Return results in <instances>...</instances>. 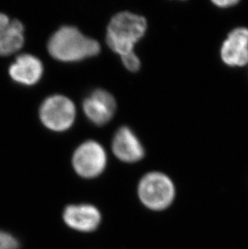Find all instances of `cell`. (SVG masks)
<instances>
[{
  "label": "cell",
  "instance_id": "4",
  "mask_svg": "<svg viewBox=\"0 0 248 249\" xmlns=\"http://www.w3.org/2000/svg\"><path fill=\"white\" fill-rule=\"evenodd\" d=\"M76 117L74 104L67 97L53 95L45 99L40 109L43 124L55 132H63L72 127Z\"/></svg>",
  "mask_w": 248,
  "mask_h": 249
},
{
  "label": "cell",
  "instance_id": "10",
  "mask_svg": "<svg viewBox=\"0 0 248 249\" xmlns=\"http://www.w3.org/2000/svg\"><path fill=\"white\" fill-rule=\"evenodd\" d=\"M24 28L18 19H11L0 13V56H9L19 51L24 43Z\"/></svg>",
  "mask_w": 248,
  "mask_h": 249
},
{
  "label": "cell",
  "instance_id": "1",
  "mask_svg": "<svg viewBox=\"0 0 248 249\" xmlns=\"http://www.w3.org/2000/svg\"><path fill=\"white\" fill-rule=\"evenodd\" d=\"M48 50L58 61L75 62L99 54L100 45L97 40L83 35L77 28L65 26L50 38Z\"/></svg>",
  "mask_w": 248,
  "mask_h": 249
},
{
  "label": "cell",
  "instance_id": "13",
  "mask_svg": "<svg viewBox=\"0 0 248 249\" xmlns=\"http://www.w3.org/2000/svg\"><path fill=\"white\" fill-rule=\"evenodd\" d=\"M122 57L123 63L129 71L131 72H136L141 68V61L137 55L134 52L130 53L121 56Z\"/></svg>",
  "mask_w": 248,
  "mask_h": 249
},
{
  "label": "cell",
  "instance_id": "9",
  "mask_svg": "<svg viewBox=\"0 0 248 249\" xmlns=\"http://www.w3.org/2000/svg\"><path fill=\"white\" fill-rule=\"evenodd\" d=\"M115 157L124 162L134 163L142 160L144 148L133 131L127 127H120L112 141Z\"/></svg>",
  "mask_w": 248,
  "mask_h": 249
},
{
  "label": "cell",
  "instance_id": "11",
  "mask_svg": "<svg viewBox=\"0 0 248 249\" xmlns=\"http://www.w3.org/2000/svg\"><path fill=\"white\" fill-rule=\"evenodd\" d=\"M9 74L17 83L27 86L34 85L42 77L43 65L33 55H20L10 66Z\"/></svg>",
  "mask_w": 248,
  "mask_h": 249
},
{
  "label": "cell",
  "instance_id": "12",
  "mask_svg": "<svg viewBox=\"0 0 248 249\" xmlns=\"http://www.w3.org/2000/svg\"><path fill=\"white\" fill-rule=\"evenodd\" d=\"M18 240L10 233L0 231V249H19Z\"/></svg>",
  "mask_w": 248,
  "mask_h": 249
},
{
  "label": "cell",
  "instance_id": "7",
  "mask_svg": "<svg viewBox=\"0 0 248 249\" xmlns=\"http://www.w3.org/2000/svg\"><path fill=\"white\" fill-rule=\"evenodd\" d=\"M86 116L97 125L109 122L116 111V102L109 92L97 89L83 102Z\"/></svg>",
  "mask_w": 248,
  "mask_h": 249
},
{
  "label": "cell",
  "instance_id": "2",
  "mask_svg": "<svg viewBox=\"0 0 248 249\" xmlns=\"http://www.w3.org/2000/svg\"><path fill=\"white\" fill-rule=\"evenodd\" d=\"M144 17L131 12H120L113 17L108 24L106 40L110 50L120 56L134 52L136 43L147 30Z\"/></svg>",
  "mask_w": 248,
  "mask_h": 249
},
{
  "label": "cell",
  "instance_id": "3",
  "mask_svg": "<svg viewBox=\"0 0 248 249\" xmlns=\"http://www.w3.org/2000/svg\"><path fill=\"white\" fill-rule=\"evenodd\" d=\"M139 198L152 211H163L170 206L175 198L174 182L166 174L151 172L142 178L138 185Z\"/></svg>",
  "mask_w": 248,
  "mask_h": 249
},
{
  "label": "cell",
  "instance_id": "14",
  "mask_svg": "<svg viewBox=\"0 0 248 249\" xmlns=\"http://www.w3.org/2000/svg\"><path fill=\"white\" fill-rule=\"evenodd\" d=\"M213 4L219 7H229L239 3L238 0H216L213 1Z\"/></svg>",
  "mask_w": 248,
  "mask_h": 249
},
{
  "label": "cell",
  "instance_id": "6",
  "mask_svg": "<svg viewBox=\"0 0 248 249\" xmlns=\"http://www.w3.org/2000/svg\"><path fill=\"white\" fill-rule=\"evenodd\" d=\"M64 222L73 230L91 232L96 230L102 220L99 210L90 204L67 206L63 212Z\"/></svg>",
  "mask_w": 248,
  "mask_h": 249
},
{
  "label": "cell",
  "instance_id": "8",
  "mask_svg": "<svg viewBox=\"0 0 248 249\" xmlns=\"http://www.w3.org/2000/svg\"><path fill=\"white\" fill-rule=\"evenodd\" d=\"M221 57L230 66L248 64V28H237L229 33L221 48Z\"/></svg>",
  "mask_w": 248,
  "mask_h": 249
},
{
  "label": "cell",
  "instance_id": "5",
  "mask_svg": "<svg viewBox=\"0 0 248 249\" xmlns=\"http://www.w3.org/2000/svg\"><path fill=\"white\" fill-rule=\"evenodd\" d=\"M107 158L104 148L95 141L84 142L73 153V169L84 178H94L103 174Z\"/></svg>",
  "mask_w": 248,
  "mask_h": 249
}]
</instances>
